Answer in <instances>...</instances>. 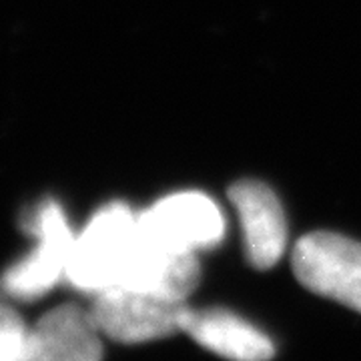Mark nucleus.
Wrapping results in <instances>:
<instances>
[{"instance_id": "f257e3e1", "label": "nucleus", "mask_w": 361, "mask_h": 361, "mask_svg": "<svg viewBox=\"0 0 361 361\" xmlns=\"http://www.w3.org/2000/svg\"><path fill=\"white\" fill-rule=\"evenodd\" d=\"M139 249L137 215L125 203H109L75 237L65 279L92 297L123 287L129 281Z\"/></svg>"}, {"instance_id": "f03ea898", "label": "nucleus", "mask_w": 361, "mask_h": 361, "mask_svg": "<svg viewBox=\"0 0 361 361\" xmlns=\"http://www.w3.org/2000/svg\"><path fill=\"white\" fill-rule=\"evenodd\" d=\"M26 227L37 239V245L0 277V293L13 301H35L65 279L77 237L65 211L54 201L35 207Z\"/></svg>"}, {"instance_id": "7ed1b4c3", "label": "nucleus", "mask_w": 361, "mask_h": 361, "mask_svg": "<svg viewBox=\"0 0 361 361\" xmlns=\"http://www.w3.org/2000/svg\"><path fill=\"white\" fill-rule=\"evenodd\" d=\"M187 311L189 305L183 299L135 287L103 291L94 295L90 305L101 334L125 345L183 334Z\"/></svg>"}, {"instance_id": "20e7f679", "label": "nucleus", "mask_w": 361, "mask_h": 361, "mask_svg": "<svg viewBox=\"0 0 361 361\" xmlns=\"http://www.w3.org/2000/svg\"><path fill=\"white\" fill-rule=\"evenodd\" d=\"M295 277L317 295L361 313V243L339 233H311L291 255Z\"/></svg>"}, {"instance_id": "39448f33", "label": "nucleus", "mask_w": 361, "mask_h": 361, "mask_svg": "<svg viewBox=\"0 0 361 361\" xmlns=\"http://www.w3.org/2000/svg\"><path fill=\"white\" fill-rule=\"evenodd\" d=\"M141 235L171 251L197 253L211 249L225 235L219 205L199 191L173 193L137 215Z\"/></svg>"}, {"instance_id": "423d86ee", "label": "nucleus", "mask_w": 361, "mask_h": 361, "mask_svg": "<svg viewBox=\"0 0 361 361\" xmlns=\"http://www.w3.org/2000/svg\"><path fill=\"white\" fill-rule=\"evenodd\" d=\"M103 337L90 307L65 303L30 327L26 361H103Z\"/></svg>"}, {"instance_id": "0eeeda50", "label": "nucleus", "mask_w": 361, "mask_h": 361, "mask_svg": "<svg viewBox=\"0 0 361 361\" xmlns=\"http://www.w3.org/2000/svg\"><path fill=\"white\" fill-rule=\"evenodd\" d=\"M229 199L243 225L251 265L271 269L283 257L287 247V225L277 195L259 180H239L229 189Z\"/></svg>"}, {"instance_id": "6e6552de", "label": "nucleus", "mask_w": 361, "mask_h": 361, "mask_svg": "<svg viewBox=\"0 0 361 361\" xmlns=\"http://www.w3.org/2000/svg\"><path fill=\"white\" fill-rule=\"evenodd\" d=\"M183 334L229 361H269L275 355L269 336L227 310L197 311L189 307Z\"/></svg>"}, {"instance_id": "1a4fd4ad", "label": "nucleus", "mask_w": 361, "mask_h": 361, "mask_svg": "<svg viewBox=\"0 0 361 361\" xmlns=\"http://www.w3.org/2000/svg\"><path fill=\"white\" fill-rule=\"evenodd\" d=\"M28 331L23 317L0 301V361H26Z\"/></svg>"}]
</instances>
